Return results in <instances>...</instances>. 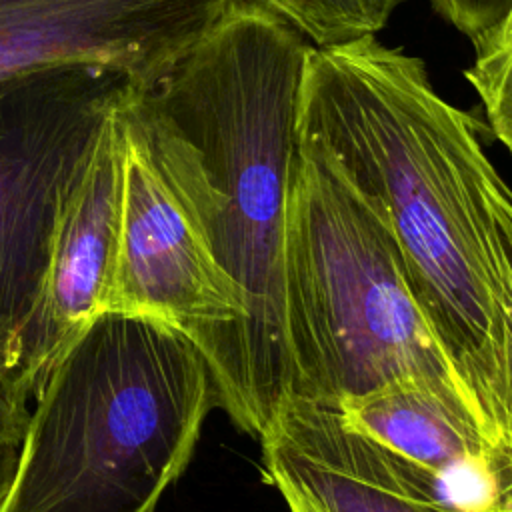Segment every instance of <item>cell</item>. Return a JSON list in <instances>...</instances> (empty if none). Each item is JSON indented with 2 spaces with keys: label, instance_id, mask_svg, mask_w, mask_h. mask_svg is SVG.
<instances>
[{
  "label": "cell",
  "instance_id": "3",
  "mask_svg": "<svg viewBox=\"0 0 512 512\" xmlns=\"http://www.w3.org/2000/svg\"><path fill=\"white\" fill-rule=\"evenodd\" d=\"M32 402L0 512H152L192 460L218 394L184 332L104 312Z\"/></svg>",
  "mask_w": 512,
  "mask_h": 512
},
{
  "label": "cell",
  "instance_id": "11",
  "mask_svg": "<svg viewBox=\"0 0 512 512\" xmlns=\"http://www.w3.org/2000/svg\"><path fill=\"white\" fill-rule=\"evenodd\" d=\"M314 46L326 48L380 32L406 0H262Z\"/></svg>",
  "mask_w": 512,
  "mask_h": 512
},
{
  "label": "cell",
  "instance_id": "12",
  "mask_svg": "<svg viewBox=\"0 0 512 512\" xmlns=\"http://www.w3.org/2000/svg\"><path fill=\"white\" fill-rule=\"evenodd\" d=\"M476 90L492 134L512 154V4L480 40L474 62L464 70Z\"/></svg>",
  "mask_w": 512,
  "mask_h": 512
},
{
  "label": "cell",
  "instance_id": "13",
  "mask_svg": "<svg viewBox=\"0 0 512 512\" xmlns=\"http://www.w3.org/2000/svg\"><path fill=\"white\" fill-rule=\"evenodd\" d=\"M492 484L500 512H512V324L504 350V426L492 462Z\"/></svg>",
  "mask_w": 512,
  "mask_h": 512
},
{
  "label": "cell",
  "instance_id": "14",
  "mask_svg": "<svg viewBox=\"0 0 512 512\" xmlns=\"http://www.w3.org/2000/svg\"><path fill=\"white\" fill-rule=\"evenodd\" d=\"M430 4L474 44L498 24L512 0H430Z\"/></svg>",
  "mask_w": 512,
  "mask_h": 512
},
{
  "label": "cell",
  "instance_id": "10",
  "mask_svg": "<svg viewBox=\"0 0 512 512\" xmlns=\"http://www.w3.org/2000/svg\"><path fill=\"white\" fill-rule=\"evenodd\" d=\"M334 408L352 428L442 478L454 494L470 482L496 500L494 448L480 420L434 386L400 380Z\"/></svg>",
  "mask_w": 512,
  "mask_h": 512
},
{
  "label": "cell",
  "instance_id": "1",
  "mask_svg": "<svg viewBox=\"0 0 512 512\" xmlns=\"http://www.w3.org/2000/svg\"><path fill=\"white\" fill-rule=\"evenodd\" d=\"M298 130L388 222L496 454L512 324V188L484 152L480 124L434 90L418 56L372 34L312 46Z\"/></svg>",
  "mask_w": 512,
  "mask_h": 512
},
{
  "label": "cell",
  "instance_id": "9",
  "mask_svg": "<svg viewBox=\"0 0 512 512\" xmlns=\"http://www.w3.org/2000/svg\"><path fill=\"white\" fill-rule=\"evenodd\" d=\"M118 110L64 202L40 296L16 342L10 384L26 404L60 354L106 312L122 196Z\"/></svg>",
  "mask_w": 512,
  "mask_h": 512
},
{
  "label": "cell",
  "instance_id": "4",
  "mask_svg": "<svg viewBox=\"0 0 512 512\" xmlns=\"http://www.w3.org/2000/svg\"><path fill=\"white\" fill-rule=\"evenodd\" d=\"M284 324L294 396L340 406L422 380L478 418L424 318L388 222L302 140L286 208Z\"/></svg>",
  "mask_w": 512,
  "mask_h": 512
},
{
  "label": "cell",
  "instance_id": "15",
  "mask_svg": "<svg viewBox=\"0 0 512 512\" xmlns=\"http://www.w3.org/2000/svg\"><path fill=\"white\" fill-rule=\"evenodd\" d=\"M30 408L14 394L0 376V442H20L28 424Z\"/></svg>",
  "mask_w": 512,
  "mask_h": 512
},
{
  "label": "cell",
  "instance_id": "8",
  "mask_svg": "<svg viewBox=\"0 0 512 512\" xmlns=\"http://www.w3.org/2000/svg\"><path fill=\"white\" fill-rule=\"evenodd\" d=\"M258 440L264 474L290 512H500L466 506L442 478L352 428L334 406L294 394Z\"/></svg>",
  "mask_w": 512,
  "mask_h": 512
},
{
  "label": "cell",
  "instance_id": "7",
  "mask_svg": "<svg viewBox=\"0 0 512 512\" xmlns=\"http://www.w3.org/2000/svg\"><path fill=\"white\" fill-rule=\"evenodd\" d=\"M238 0H0V84L96 66L134 92L156 84Z\"/></svg>",
  "mask_w": 512,
  "mask_h": 512
},
{
  "label": "cell",
  "instance_id": "2",
  "mask_svg": "<svg viewBox=\"0 0 512 512\" xmlns=\"http://www.w3.org/2000/svg\"><path fill=\"white\" fill-rule=\"evenodd\" d=\"M312 42L262 0H238L122 114L242 300L218 394L264 424L290 394L284 230Z\"/></svg>",
  "mask_w": 512,
  "mask_h": 512
},
{
  "label": "cell",
  "instance_id": "16",
  "mask_svg": "<svg viewBox=\"0 0 512 512\" xmlns=\"http://www.w3.org/2000/svg\"><path fill=\"white\" fill-rule=\"evenodd\" d=\"M20 442H0V502L4 500L18 462Z\"/></svg>",
  "mask_w": 512,
  "mask_h": 512
},
{
  "label": "cell",
  "instance_id": "5",
  "mask_svg": "<svg viewBox=\"0 0 512 512\" xmlns=\"http://www.w3.org/2000/svg\"><path fill=\"white\" fill-rule=\"evenodd\" d=\"M132 92L120 74L82 64L0 84V376L10 388L64 202Z\"/></svg>",
  "mask_w": 512,
  "mask_h": 512
},
{
  "label": "cell",
  "instance_id": "6",
  "mask_svg": "<svg viewBox=\"0 0 512 512\" xmlns=\"http://www.w3.org/2000/svg\"><path fill=\"white\" fill-rule=\"evenodd\" d=\"M118 118L122 196L106 312L154 318L184 332L204 354L216 386L242 300L150 164L122 108Z\"/></svg>",
  "mask_w": 512,
  "mask_h": 512
}]
</instances>
